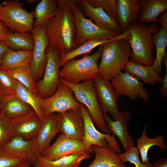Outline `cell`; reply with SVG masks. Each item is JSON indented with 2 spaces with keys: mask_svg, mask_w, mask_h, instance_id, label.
Instances as JSON below:
<instances>
[{
  "mask_svg": "<svg viewBox=\"0 0 167 167\" xmlns=\"http://www.w3.org/2000/svg\"><path fill=\"white\" fill-rule=\"evenodd\" d=\"M159 28L156 23L146 24L138 22L129 26L128 41L132 51L130 61L152 66L155 59L152 52L155 47L153 36Z\"/></svg>",
  "mask_w": 167,
  "mask_h": 167,
  "instance_id": "obj_3",
  "label": "cell"
},
{
  "mask_svg": "<svg viewBox=\"0 0 167 167\" xmlns=\"http://www.w3.org/2000/svg\"><path fill=\"white\" fill-rule=\"evenodd\" d=\"M58 0H42L37 4L33 11V26L45 25L57 13Z\"/></svg>",
  "mask_w": 167,
  "mask_h": 167,
  "instance_id": "obj_28",
  "label": "cell"
},
{
  "mask_svg": "<svg viewBox=\"0 0 167 167\" xmlns=\"http://www.w3.org/2000/svg\"><path fill=\"white\" fill-rule=\"evenodd\" d=\"M39 0H28L27 2L28 3L31 4L38 2Z\"/></svg>",
  "mask_w": 167,
  "mask_h": 167,
  "instance_id": "obj_46",
  "label": "cell"
},
{
  "mask_svg": "<svg viewBox=\"0 0 167 167\" xmlns=\"http://www.w3.org/2000/svg\"><path fill=\"white\" fill-rule=\"evenodd\" d=\"M58 10L46 24L49 46L60 55L75 49L76 31L73 15L68 0H58Z\"/></svg>",
  "mask_w": 167,
  "mask_h": 167,
  "instance_id": "obj_1",
  "label": "cell"
},
{
  "mask_svg": "<svg viewBox=\"0 0 167 167\" xmlns=\"http://www.w3.org/2000/svg\"><path fill=\"white\" fill-rule=\"evenodd\" d=\"M42 121L33 110L10 119L12 136L30 140L37 134Z\"/></svg>",
  "mask_w": 167,
  "mask_h": 167,
  "instance_id": "obj_16",
  "label": "cell"
},
{
  "mask_svg": "<svg viewBox=\"0 0 167 167\" xmlns=\"http://www.w3.org/2000/svg\"><path fill=\"white\" fill-rule=\"evenodd\" d=\"M33 51H14L9 48L3 54L0 69L7 71L29 65L33 56Z\"/></svg>",
  "mask_w": 167,
  "mask_h": 167,
  "instance_id": "obj_23",
  "label": "cell"
},
{
  "mask_svg": "<svg viewBox=\"0 0 167 167\" xmlns=\"http://www.w3.org/2000/svg\"><path fill=\"white\" fill-rule=\"evenodd\" d=\"M103 115L109 130L119 139L125 152L135 146L133 139L127 130V125L131 118L130 112L120 111L117 119L115 121L107 114Z\"/></svg>",
  "mask_w": 167,
  "mask_h": 167,
  "instance_id": "obj_17",
  "label": "cell"
},
{
  "mask_svg": "<svg viewBox=\"0 0 167 167\" xmlns=\"http://www.w3.org/2000/svg\"><path fill=\"white\" fill-rule=\"evenodd\" d=\"M33 109L23 102L16 94H4L0 112L9 119L27 113Z\"/></svg>",
  "mask_w": 167,
  "mask_h": 167,
  "instance_id": "obj_25",
  "label": "cell"
},
{
  "mask_svg": "<svg viewBox=\"0 0 167 167\" xmlns=\"http://www.w3.org/2000/svg\"><path fill=\"white\" fill-rule=\"evenodd\" d=\"M10 48L5 42L0 41V68L2 64V58L3 54Z\"/></svg>",
  "mask_w": 167,
  "mask_h": 167,
  "instance_id": "obj_44",
  "label": "cell"
},
{
  "mask_svg": "<svg viewBox=\"0 0 167 167\" xmlns=\"http://www.w3.org/2000/svg\"><path fill=\"white\" fill-rule=\"evenodd\" d=\"M153 38L156 49V56L152 66L156 73L160 76L162 73V63L166 55L167 31L161 27L153 34Z\"/></svg>",
  "mask_w": 167,
  "mask_h": 167,
  "instance_id": "obj_31",
  "label": "cell"
},
{
  "mask_svg": "<svg viewBox=\"0 0 167 167\" xmlns=\"http://www.w3.org/2000/svg\"><path fill=\"white\" fill-rule=\"evenodd\" d=\"M102 45L98 74L105 80L110 81L124 69L132 51L128 40L125 39L110 41Z\"/></svg>",
  "mask_w": 167,
  "mask_h": 167,
  "instance_id": "obj_2",
  "label": "cell"
},
{
  "mask_svg": "<svg viewBox=\"0 0 167 167\" xmlns=\"http://www.w3.org/2000/svg\"><path fill=\"white\" fill-rule=\"evenodd\" d=\"M91 148L95 157L88 167H128L111 149L95 145Z\"/></svg>",
  "mask_w": 167,
  "mask_h": 167,
  "instance_id": "obj_24",
  "label": "cell"
},
{
  "mask_svg": "<svg viewBox=\"0 0 167 167\" xmlns=\"http://www.w3.org/2000/svg\"><path fill=\"white\" fill-rule=\"evenodd\" d=\"M31 33L34 45L29 67L32 78L36 82L42 78L47 63L46 50L49 43L45 25L34 26Z\"/></svg>",
  "mask_w": 167,
  "mask_h": 167,
  "instance_id": "obj_10",
  "label": "cell"
},
{
  "mask_svg": "<svg viewBox=\"0 0 167 167\" xmlns=\"http://www.w3.org/2000/svg\"><path fill=\"white\" fill-rule=\"evenodd\" d=\"M102 49V45H100L97 51L92 55L85 54L80 59L70 60L60 70L59 77L73 84L92 79L99 73L97 63Z\"/></svg>",
  "mask_w": 167,
  "mask_h": 167,
  "instance_id": "obj_5",
  "label": "cell"
},
{
  "mask_svg": "<svg viewBox=\"0 0 167 167\" xmlns=\"http://www.w3.org/2000/svg\"><path fill=\"white\" fill-rule=\"evenodd\" d=\"M166 71L164 77L162 78V86L160 88L161 96L163 97H167V67H166Z\"/></svg>",
  "mask_w": 167,
  "mask_h": 167,
  "instance_id": "obj_40",
  "label": "cell"
},
{
  "mask_svg": "<svg viewBox=\"0 0 167 167\" xmlns=\"http://www.w3.org/2000/svg\"><path fill=\"white\" fill-rule=\"evenodd\" d=\"M23 167H31L30 166H25Z\"/></svg>",
  "mask_w": 167,
  "mask_h": 167,
  "instance_id": "obj_47",
  "label": "cell"
},
{
  "mask_svg": "<svg viewBox=\"0 0 167 167\" xmlns=\"http://www.w3.org/2000/svg\"><path fill=\"white\" fill-rule=\"evenodd\" d=\"M10 32L0 19V41H4Z\"/></svg>",
  "mask_w": 167,
  "mask_h": 167,
  "instance_id": "obj_41",
  "label": "cell"
},
{
  "mask_svg": "<svg viewBox=\"0 0 167 167\" xmlns=\"http://www.w3.org/2000/svg\"><path fill=\"white\" fill-rule=\"evenodd\" d=\"M117 22L122 33L138 21L142 8L140 0H116Z\"/></svg>",
  "mask_w": 167,
  "mask_h": 167,
  "instance_id": "obj_18",
  "label": "cell"
},
{
  "mask_svg": "<svg viewBox=\"0 0 167 167\" xmlns=\"http://www.w3.org/2000/svg\"><path fill=\"white\" fill-rule=\"evenodd\" d=\"M157 22L161 24L162 27L167 31V10L161 13L159 16Z\"/></svg>",
  "mask_w": 167,
  "mask_h": 167,
  "instance_id": "obj_42",
  "label": "cell"
},
{
  "mask_svg": "<svg viewBox=\"0 0 167 167\" xmlns=\"http://www.w3.org/2000/svg\"><path fill=\"white\" fill-rule=\"evenodd\" d=\"M80 110L84 122V135L83 142L88 148L92 149L93 145L109 148L107 139L109 134H104L95 128L86 107L83 105Z\"/></svg>",
  "mask_w": 167,
  "mask_h": 167,
  "instance_id": "obj_20",
  "label": "cell"
},
{
  "mask_svg": "<svg viewBox=\"0 0 167 167\" xmlns=\"http://www.w3.org/2000/svg\"><path fill=\"white\" fill-rule=\"evenodd\" d=\"M142 8L138 21L139 23H156L159 15L167 9V0H141Z\"/></svg>",
  "mask_w": 167,
  "mask_h": 167,
  "instance_id": "obj_27",
  "label": "cell"
},
{
  "mask_svg": "<svg viewBox=\"0 0 167 167\" xmlns=\"http://www.w3.org/2000/svg\"><path fill=\"white\" fill-rule=\"evenodd\" d=\"M4 93L0 87V110Z\"/></svg>",
  "mask_w": 167,
  "mask_h": 167,
  "instance_id": "obj_45",
  "label": "cell"
},
{
  "mask_svg": "<svg viewBox=\"0 0 167 167\" xmlns=\"http://www.w3.org/2000/svg\"><path fill=\"white\" fill-rule=\"evenodd\" d=\"M86 0L92 6L101 8L107 14L117 22L116 0Z\"/></svg>",
  "mask_w": 167,
  "mask_h": 167,
  "instance_id": "obj_35",
  "label": "cell"
},
{
  "mask_svg": "<svg viewBox=\"0 0 167 167\" xmlns=\"http://www.w3.org/2000/svg\"><path fill=\"white\" fill-rule=\"evenodd\" d=\"M13 79L16 80L36 96L37 93L36 82L31 73L29 65L23 67L6 71Z\"/></svg>",
  "mask_w": 167,
  "mask_h": 167,
  "instance_id": "obj_34",
  "label": "cell"
},
{
  "mask_svg": "<svg viewBox=\"0 0 167 167\" xmlns=\"http://www.w3.org/2000/svg\"><path fill=\"white\" fill-rule=\"evenodd\" d=\"M15 82L6 71L0 69V87L4 94H16Z\"/></svg>",
  "mask_w": 167,
  "mask_h": 167,
  "instance_id": "obj_39",
  "label": "cell"
},
{
  "mask_svg": "<svg viewBox=\"0 0 167 167\" xmlns=\"http://www.w3.org/2000/svg\"><path fill=\"white\" fill-rule=\"evenodd\" d=\"M118 156L124 163L129 162L135 167H150L152 164L149 161L145 163L142 162L139 158V151L135 146L127 151L118 154Z\"/></svg>",
  "mask_w": 167,
  "mask_h": 167,
  "instance_id": "obj_36",
  "label": "cell"
},
{
  "mask_svg": "<svg viewBox=\"0 0 167 167\" xmlns=\"http://www.w3.org/2000/svg\"><path fill=\"white\" fill-rule=\"evenodd\" d=\"M58 133L57 114L52 113L45 118L36 135L37 145L41 155L49 147L53 139Z\"/></svg>",
  "mask_w": 167,
  "mask_h": 167,
  "instance_id": "obj_21",
  "label": "cell"
},
{
  "mask_svg": "<svg viewBox=\"0 0 167 167\" xmlns=\"http://www.w3.org/2000/svg\"><path fill=\"white\" fill-rule=\"evenodd\" d=\"M129 38V34L127 31H126L110 39H95L88 40L69 53L60 55L59 67H62L67 62L77 56L89 54L94 48L97 46L118 39L128 40Z\"/></svg>",
  "mask_w": 167,
  "mask_h": 167,
  "instance_id": "obj_22",
  "label": "cell"
},
{
  "mask_svg": "<svg viewBox=\"0 0 167 167\" xmlns=\"http://www.w3.org/2000/svg\"><path fill=\"white\" fill-rule=\"evenodd\" d=\"M92 79L103 115L108 113L113 120H116L120 112L117 101L120 96L110 81L105 80L98 74L96 75Z\"/></svg>",
  "mask_w": 167,
  "mask_h": 167,
  "instance_id": "obj_11",
  "label": "cell"
},
{
  "mask_svg": "<svg viewBox=\"0 0 167 167\" xmlns=\"http://www.w3.org/2000/svg\"><path fill=\"white\" fill-rule=\"evenodd\" d=\"M73 96L72 90L60 82L53 95L45 99L41 97V109L44 118L52 113L72 109H80L83 105L78 102Z\"/></svg>",
  "mask_w": 167,
  "mask_h": 167,
  "instance_id": "obj_9",
  "label": "cell"
},
{
  "mask_svg": "<svg viewBox=\"0 0 167 167\" xmlns=\"http://www.w3.org/2000/svg\"><path fill=\"white\" fill-rule=\"evenodd\" d=\"M123 70L141 79L143 83L153 86L157 83H161L162 77L156 73L152 66H146L129 60Z\"/></svg>",
  "mask_w": 167,
  "mask_h": 167,
  "instance_id": "obj_26",
  "label": "cell"
},
{
  "mask_svg": "<svg viewBox=\"0 0 167 167\" xmlns=\"http://www.w3.org/2000/svg\"><path fill=\"white\" fill-rule=\"evenodd\" d=\"M91 157L89 153L75 154L55 161H49L41 156L33 167H78L84 160Z\"/></svg>",
  "mask_w": 167,
  "mask_h": 167,
  "instance_id": "obj_29",
  "label": "cell"
},
{
  "mask_svg": "<svg viewBox=\"0 0 167 167\" xmlns=\"http://www.w3.org/2000/svg\"><path fill=\"white\" fill-rule=\"evenodd\" d=\"M27 166L30 165L23 160L13 156L2 148H0V167H23Z\"/></svg>",
  "mask_w": 167,
  "mask_h": 167,
  "instance_id": "obj_37",
  "label": "cell"
},
{
  "mask_svg": "<svg viewBox=\"0 0 167 167\" xmlns=\"http://www.w3.org/2000/svg\"><path fill=\"white\" fill-rule=\"evenodd\" d=\"M4 41L10 49L16 50H33L34 39L31 32H10Z\"/></svg>",
  "mask_w": 167,
  "mask_h": 167,
  "instance_id": "obj_32",
  "label": "cell"
},
{
  "mask_svg": "<svg viewBox=\"0 0 167 167\" xmlns=\"http://www.w3.org/2000/svg\"><path fill=\"white\" fill-rule=\"evenodd\" d=\"M2 148L11 155L23 160L30 166H33L41 156L36 135L30 140L19 136H12Z\"/></svg>",
  "mask_w": 167,
  "mask_h": 167,
  "instance_id": "obj_14",
  "label": "cell"
},
{
  "mask_svg": "<svg viewBox=\"0 0 167 167\" xmlns=\"http://www.w3.org/2000/svg\"><path fill=\"white\" fill-rule=\"evenodd\" d=\"M60 81L72 91L74 98L86 108L94 125L102 133L111 134L104 118L92 79L78 84L68 83L59 78Z\"/></svg>",
  "mask_w": 167,
  "mask_h": 167,
  "instance_id": "obj_4",
  "label": "cell"
},
{
  "mask_svg": "<svg viewBox=\"0 0 167 167\" xmlns=\"http://www.w3.org/2000/svg\"><path fill=\"white\" fill-rule=\"evenodd\" d=\"M73 15L76 31L75 49L84 42L95 39H110L121 34L101 28L85 18L80 10L76 0H68Z\"/></svg>",
  "mask_w": 167,
  "mask_h": 167,
  "instance_id": "obj_7",
  "label": "cell"
},
{
  "mask_svg": "<svg viewBox=\"0 0 167 167\" xmlns=\"http://www.w3.org/2000/svg\"><path fill=\"white\" fill-rule=\"evenodd\" d=\"M47 63L42 78L36 83L37 93L43 99L47 98L56 92L60 83L59 74L60 54L49 45L46 50Z\"/></svg>",
  "mask_w": 167,
  "mask_h": 167,
  "instance_id": "obj_8",
  "label": "cell"
},
{
  "mask_svg": "<svg viewBox=\"0 0 167 167\" xmlns=\"http://www.w3.org/2000/svg\"><path fill=\"white\" fill-rule=\"evenodd\" d=\"M150 167H167V159L161 158L155 161Z\"/></svg>",
  "mask_w": 167,
  "mask_h": 167,
  "instance_id": "obj_43",
  "label": "cell"
},
{
  "mask_svg": "<svg viewBox=\"0 0 167 167\" xmlns=\"http://www.w3.org/2000/svg\"><path fill=\"white\" fill-rule=\"evenodd\" d=\"M93 153L92 149L87 148L82 141L60 134L54 142L41 155L49 161H55L75 154Z\"/></svg>",
  "mask_w": 167,
  "mask_h": 167,
  "instance_id": "obj_13",
  "label": "cell"
},
{
  "mask_svg": "<svg viewBox=\"0 0 167 167\" xmlns=\"http://www.w3.org/2000/svg\"><path fill=\"white\" fill-rule=\"evenodd\" d=\"M12 137L10 119L0 112V148L4 146Z\"/></svg>",
  "mask_w": 167,
  "mask_h": 167,
  "instance_id": "obj_38",
  "label": "cell"
},
{
  "mask_svg": "<svg viewBox=\"0 0 167 167\" xmlns=\"http://www.w3.org/2000/svg\"><path fill=\"white\" fill-rule=\"evenodd\" d=\"M147 129L146 125L144 126L141 136L136 140V147L140 154L142 162L143 163L149 162L148 152L151 147L157 146L162 151L167 148L163 136L159 135L154 138H150L147 135Z\"/></svg>",
  "mask_w": 167,
  "mask_h": 167,
  "instance_id": "obj_30",
  "label": "cell"
},
{
  "mask_svg": "<svg viewBox=\"0 0 167 167\" xmlns=\"http://www.w3.org/2000/svg\"><path fill=\"white\" fill-rule=\"evenodd\" d=\"M57 125L61 134L82 141L84 124L80 109H72L57 114Z\"/></svg>",
  "mask_w": 167,
  "mask_h": 167,
  "instance_id": "obj_15",
  "label": "cell"
},
{
  "mask_svg": "<svg viewBox=\"0 0 167 167\" xmlns=\"http://www.w3.org/2000/svg\"><path fill=\"white\" fill-rule=\"evenodd\" d=\"M15 80V91L17 96L23 102L31 106L40 119L43 121L45 118L41 109V97L34 95L18 81Z\"/></svg>",
  "mask_w": 167,
  "mask_h": 167,
  "instance_id": "obj_33",
  "label": "cell"
},
{
  "mask_svg": "<svg viewBox=\"0 0 167 167\" xmlns=\"http://www.w3.org/2000/svg\"><path fill=\"white\" fill-rule=\"evenodd\" d=\"M76 0L83 15L89 17L96 25L106 30L122 33L118 22L101 8L92 6L86 0Z\"/></svg>",
  "mask_w": 167,
  "mask_h": 167,
  "instance_id": "obj_19",
  "label": "cell"
},
{
  "mask_svg": "<svg viewBox=\"0 0 167 167\" xmlns=\"http://www.w3.org/2000/svg\"><path fill=\"white\" fill-rule=\"evenodd\" d=\"M110 81L120 96L129 97L133 100L139 98L146 103L151 99L143 83L128 72H121Z\"/></svg>",
  "mask_w": 167,
  "mask_h": 167,
  "instance_id": "obj_12",
  "label": "cell"
},
{
  "mask_svg": "<svg viewBox=\"0 0 167 167\" xmlns=\"http://www.w3.org/2000/svg\"><path fill=\"white\" fill-rule=\"evenodd\" d=\"M24 3L19 0H6L0 4V19L15 32H31L33 28V11L24 8Z\"/></svg>",
  "mask_w": 167,
  "mask_h": 167,
  "instance_id": "obj_6",
  "label": "cell"
}]
</instances>
